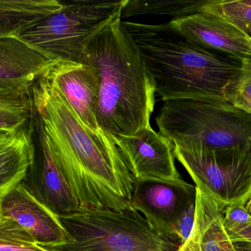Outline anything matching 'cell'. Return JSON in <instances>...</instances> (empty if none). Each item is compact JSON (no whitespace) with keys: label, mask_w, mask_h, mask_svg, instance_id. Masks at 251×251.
Instances as JSON below:
<instances>
[{"label":"cell","mask_w":251,"mask_h":251,"mask_svg":"<svg viewBox=\"0 0 251 251\" xmlns=\"http://www.w3.org/2000/svg\"><path fill=\"white\" fill-rule=\"evenodd\" d=\"M31 97L51 156L81 208L132 209L135 180L113 137L103 129H89L44 77L34 85Z\"/></svg>","instance_id":"6da1fadb"},{"label":"cell","mask_w":251,"mask_h":251,"mask_svg":"<svg viewBox=\"0 0 251 251\" xmlns=\"http://www.w3.org/2000/svg\"><path fill=\"white\" fill-rule=\"evenodd\" d=\"M125 1L90 38L83 58L100 74L99 122L113 137H130L151 128L156 103L154 81L122 24Z\"/></svg>","instance_id":"7a4b0ae2"},{"label":"cell","mask_w":251,"mask_h":251,"mask_svg":"<svg viewBox=\"0 0 251 251\" xmlns=\"http://www.w3.org/2000/svg\"><path fill=\"white\" fill-rule=\"evenodd\" d=\"M122 24L137 45L162 101L192 99L228 103L226 91L240 72L242 60L194 44L169 22Z\"/></svg>","instance_id":"3957f363"},{"label":"cell","mask_w":251,"mask_h":251,"mask_svg":"<svg viewBox=\"0 0 251 251\" xmlns=\"http://www.w3.org/2000/svg\"><path fill=\"white\" fill-rule=\"evenodd\" d=\"M70 240L50 251H178L134 209L80 210L59 217Z\"/></svg>","instance_id":"277c9868"},{"label":"cell","mask_w":251,"mask_h":251,"mask_svg":"<svg viewBox=\"0 0 251 251\" xmlns=\"http://www.w3.org/2000/svg\"><path fill=\"white\" fill-rule=\"evenodd\" d=\"M156 122L159 134L174 145L200 142L218 150L251 147V114L229 103L167 100Z\"/></svg>","instance_id":"5b68a950"},{"label":"cell","mask_w":251,"mask_h":251,"mask_svg":"<svg viewBox=\"0 0 251 251\" xmlns=\"http://www.w3.org/2000/svg\"><path fill=\"white\" fill-rule=\"evenodd\" d=\"M116 1H62V7L19 35L51 62L82 63L90 38L122 5Z\"/></svg>","instance_id":"8992f818"},{"label":"cell","mask_w":251,"mask_h":251,"mask_svg":"<svg viewBox=\"0 0 251 251\" xmlns=\"http://www.w3.org/2000/svg\"><path fill=\"white\" fill-rule=\"evenodd\" d=\"M174 157L196 187L212 196L224 209L251 195V147L212 149L200 142L174 145Z\"/></svg>","instance_id":"52a82bcc"},{"label":"cell","mask_w":251,"mask_h":251,"mask_svg":"<svg viewBox=\"0 0 251 251\" xmlns=\"http://www.w3.org/2000/svg\"><path fill=\"white\" fill-rule=\"evenodd\" d=\"M196 186L183 179L176 182L135 181L131 205L158 232L181 247L176 232L177 223L196 201Z\"/></svg>","instance_id":"ba28073f"},{"label":"cell","mask_w":251,"mask_h":251,"mask_svg":"<svg viewBox=\"0 0 251 251\" xmlns=\"http://www.w3.org/2000/svg\"><path fill=\"white\" fill-rule=\"evenodd\" d=\"M112 137L135 181L182 180L176 167L174 144L153 128L130 137Z\"/></svg>","instance_id":"9c48e42d"},{"label":"cell","mask_w":251,"mask_h":251,"mask_svg":"<svg viewBox=\"0 0 251 251\" xmlns=\"http://www.w3.org/2000/svg\"><path fill=\"white\" fill-rule=\"evenodd\" d=\"M44 78L48 79L91 131L102 129L98 119L101 80L96 66L82 63L53 62Z\"/></svg>","instance_id":"30bf717a"},{"label":"cell","mask_w":251,"mask_h":251,"mask_svg":"<svg viewBox=\"0 0 251 251\" xmlns=\"http://www.w3.org/2000/svg\"><path fill=\"white\" fill-rule=\"evenodd\" d=\"M1 213L16 221L39 246L45 249L70 240L58 216L44 204L23 182L12 187L3 196Z\"/></svg>","instance_id":"8fae6325"},{"label":"cell","mask_w":251,"mask_h":251,"mask_svg":"<svg viewBox=\"0 0 251 251\" xmlns=\"http://www.w3.org/2000/svg\"><path fill=\"white\" fill-rule=\"evenodd\" d=\"M52 63L18 35L0 36V97L30 95Z\"/></svg>","instance_id":"7c38bea8"},{"label":"cell","mask_w":251,"mask_h":251,"mask_svg":"<svg viewBox=\"0 0 251 251\" xmlns=\"http://www.w3.org/2000/svg\"><path fill=\"white\" fill-rule=\"evenodd\" d=\"M171 25L192 42L238 60L251 58V41L222 18L200 13L171 19Z\"/></svg>","instance_id":"4fadbf2b"},{"label":"cell","mask_w":251,"mask_h":251,"mask_svg":"<svg viewBox=\"0 0 251 251\" xmlns=\"http://www.w3.org/2000/svg\"><path fill=\"white\" fill-rule=\"evenodd\" d=\"M37 137L35 153L36 197L57 216L80 210V204L51 156L41 121L34 112Z\"/></svg>","instance_id":"5bb4252c"},{"label":"cell","mask_w":251,"mask_h":251,"mask_svg":"<svg viewBox=\"0 0 251 251\" xmlns=\"http://www.w3.org/2000/svg\"><path fill=\"white\" fill-rule=\"evenodd\" d=\"M196 217L191 234L178 251H237L224 225V209L196 187Z\"/></svg>","instance_id":"9a60e30c"},{"label":"cell","mask_w":251,"mask_h":251,"mask_svg":"<svg viewBox=\"0 0 251 251\" xmlns=\"http://www.w3.org/2000/svg\"><path fill=\"white\" fill-rule=\"evenodd\" d=\"M30 130L26 127L0 136V189L23 182L33 167L36 148Z\"/></svg>","instance_id":"2e32d148"},{"label":"cell","mask_w":251,"mask_h":251,"mask_svg":"<svg viewBox=\"0 0 251 251\" xmlns=\"http://www.w3.org/2000/svg\"><path fill=\"white\" fill-rule=\"evenodd\" d=\"M61 7L57 0H0V36H19Z\"/></svg>","instance_id":"e0dca14e"},{"label":"cell","mask_w":251,"mask_h":251,"mask_svg":"<svg viewBox=\"0 0 251 251\" xmlns=\"http://www.w3.org/2000/svg\"><path fill=\"white\" fill-rule=\"evenodd\" d=\"M209 0H125L122 19L142 15L168 16L180 19L200 13Z\"/></svg>","instance_id":"ac0fdd59"},{"label":"cell","mask_w":251,"mask_h":251,"mask_svg":"<svg viewBox=\"0 0 251 251\" xmlns=\"http://www.w3.org/2000/svg\"><path fill=\"white\" fill-rule=\"evenodd\" d=\"M201 12L222 18L251 41V0H209Z\"/></svg>","instance_id":"d6986e66"},{"label":"cell","mask_w":251,"mask_h":251,"mask_svg":"<svg viewBox=\"0 0 251 251\" xmlns=\"http://www.w3.org/2000/svg\"><path fill=\"white\" fill-rule=\"evenodd\" d=\"M34 118L30 95L0 97V131L13 132L26 128Z\"/></svg>","instance_id":"ffe728a7"},{"label":"cell","mask_w":251,"mask_h":251,"mask_svg":"<svg viewBox=\"0 0 251 251\" xmlns=\"http://www.w3.org/2000/svg\"><path fill=\"white\" fill-rule=\"evenodd\" d=\"M0 251H50L8 217L0 215Z\"/></svg>","instance_id":"44dd1931"},{"label":"cell","mask_w":251,"mask_h":251,"mask_svg":"<svg viewBox=\"0 0 251 251\" xmlns=\"http://www.w3.org/2000/svg\"><path fill=\"white\" fill-rule=\"evenodd\" d=\"M226 97L230 104L251 114V58L242 61L241 69L227 88Z\"/></svg>","instance_id":"7402d4cb"},{"label":"cell","mask_w":251,"mask_h":251,"mask_svg":"<svg viewBox=\"0 0 251 251\" xmlns=\"http://www.w3.org/2000/svg\"><path fill=\"white\" fill-rule=\"evenodd\" d=\"M249 200L234 202L224 209V225L229 237L251 225V216L246 203Z\"/></svg>","instance_id":"603a6c76"},{"label":"cell","mask_w":251,"mask_h":251,"mask_svg":"<svg viewBox=\"0 0 251 251\" xmlns=\"http://www.w3.org/2000/svg\"><path fill=\"white\" fill-rule=\"evenodd\" d=\"M196 217V201L193 202L184 212L176 225V237L182 246L186 243L193 230Z\"/></svg>","instance_id":"cb8c5ba5"},{"label":"cell","mask_w":251,"mask_h":251,"mask_svg":"<svg viewBox=\"0 0 251 251\" xmlns=\"http://www.w3.org/2000/svg\"><path fill=\"white\" fill-rule=\"evenodd\" d=\"M232 243H243L251 247V225L246 229L230 237Z\"/></svg>","instance_id":"d4e9b609"},{"label":"cell","mask_w":251,"mask_h":251,"mask_svg":"<svg viewBox=\"0 0 251 251\" xmlns=\"http://www.w3.org/2000/svg\"><path fill=\"white\" fill-rule=\"evenodd\" d=\"M237 251H251V246L243 243H233Z\"/></svg>","instance_id":"484cf974"},{"label":"cell","mask_w":251,"mask_h":251,"mask_svg":"<svg viewBox=\"0 0 251 251\" xmlns=\"http://www.w3.org/2000/svg\"><path fill=\"white\" fill-rule=\"evenodd\" d=\"M11 188H4V189H0V215H1V200H2L3 196Z\"/></svg>","instance_id":"4316f807"},{"label":"cell","mask_w":251,"mask_h":251,"mask_svg":"<svg viewBox=\"0 0 251 251\" xmlns=\"http://www.w3.org/2000/svg\"><path fill=\"white\" fill-rule=\"evenodd\" d=\"M246 208H247L248 212H249V215L251 216V195L250 198H249V201L246 203Z\"/></svg>","instance_id":"83f0119b"},{"label":"cell","mask_w":251,"mask_h":251,"mask_svg":"<svg viewBox=\"0 0 251 251\" xmlns=\"http://www.w3.org/2000/svg\"><path fill=\"white\" fill-rule=\"evenodd\" d=\"M4 133H7V132H4V131H0V136L2 135V134H4Z\"/></svg>","instance_id":"f1b7e54d"}]
</instances>
